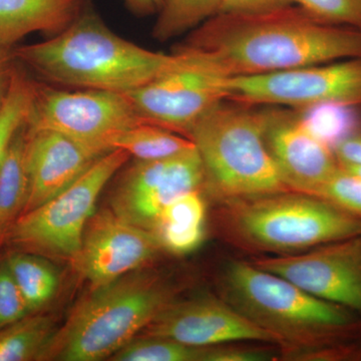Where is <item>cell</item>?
<instances>
[{"label":"cell","instance_id":"obj_18","mask_svg":"<svg viewBox=\"0 0 361 361\" xmlns=\"http://www.w3.org/2000/svg\"><path fill=\"white\" fill-rule=\"evenodd\" d=\"M206 205L200 191L183 195L166 207L152 232L161 249L176 255L196 250L204 239Z\"/></svg>","mask_w":361,"mask_h":361},{"label":"cell","instance_id":"obj_26","mask_svg":"<svg viewBox=\"0 0 361 361\" xmlns=\"http://www.w3.org/2000/svg\"><path fill=\"white\" fill-rule=\"evenodd\" d=\"M205 348L186 345L164 337H135L111 356L113 361H195L201 360Z\"/></svg>","mask_w":361,"mask_h":361},{"label":"cell","instance_id":"obj_15","mask_svg":"<svg viewBox=\"0 0 361 361\" xmlns=\"http://www.w3.org/2000/svg\"><path fill=\"white\" fill-rule=\"evenodd\" d=\"M265 141L285 184L292 191L313 195L341 164L290 111L269 109Z\"/></svg>","mask_w":361,"mask_h":361},{"label":"cell","instance_id":"obj_19","mask_svg":"<svg viewBox=\"0 0 361 361\" xmlns=\"http://www.w3.org/2000/svg\"><path fill=\"white\" fill-rule=\"evenodd\" d=\"M25 123L14 137L0 167V242L27 203L30 183L25 161Z\"/></svg>","mask_w":361,"mask_h":361},{"label":"cell","instance_id":"obj_24","mask_svg":"<svg viewBox=\"0 0 361 361\" xmlns=\"http://www.w3.org/2000/svg\"><path fill=\"white\" fill-rule=\"evenodd\" d=\"M221 0H163L153 37L167 42L193 32L207 20L220 13Z\"/></svg>","mask_w":361,"mask_h":361},{"label":"cell","instance_id":"obj_3","mask_svg":"<svg viewBox=\"0 0 361 361\" xmlns=\"http://www.w3.org/2000/svg\"><path fill=\"white\" fill-rule=\"evenodd\" d=\"M170 296L160 278L140 270L92 289L56 329L37 360H110L142 334L170 302Z\"/></svg>","mask_w":361,"mask_h":361},{"label":"cell","instance_id":"obj_32","mask_svg":"<svg viewBox=\"0 0 361 361\" xmlns=\"http://www.w3.org/2000/svg\"><path fill=\"white\" fill-rule=\"evenodd\" d=\"M341 166H361V127L334 149Z\"/></svg>","mask_w":361,"mask_h":361},{"label":"cell","instance_id":"obj_20","mask_svg":"<svg viewBox=\"0 0 361 361\" xmlns=\"http://www.w3.org/2000/svg\"><path fill=\"white\" fill-rule=\"evenodd\" d=\"M194 148L196 146L189 137L149 123L126 130L113 142L114 149H123L140 161L171 158Z\"/></svg>","mask_w":361,"mask_h":361},{"label":"cell","instance_id":"obj_29","mask_svg":"<svg viewBox=\"0 0 361 361\" xmlns=\"http://www.w3.org/2000/svg\"><path fill=\"white\" fill-rule=\"evenodd\" d=\"M30 314L25 297L6 263L0 264V329Z\"/></svg>","mask_w":361,"mask_h":361},{"label":"cell","instance_id":"obj_11","mask_svg":"<svg viewBox=\"0 0 361 361\" xmlns=\"http://www.w3.org/2000/svg\"><path fill=\"white\" fill-rule=\"evenodd\" d=\"M204 184L205 170L196 148L161 160H137L114 188L111 209L130 224L152 231L166 207Z\"/></svg>","mask_w":361,"mask_h":361},{"label":"cell","instance_id":"obj_1","mask_svg":"<svg viewBox=\"0 0 361 361\" xmlns=\"http://www.w3.org/2000/svg\"><path fill=\"white\" fill-rule=\"evenodd\" d=\"M179 47L200 54L225 77H247L361 58V30L323 23L293 4L217 14Z\"/></svg>","mask_w":361,"mask_h":361},{"label":"cell","instance_id":"obj_6","mask_svg":"<svg viewBox=\"0 0 361 361\" xmlns=\"http://www.w3.org/2000/svg\"><path fill=\"white\" fill-rule=\"evenodd\" d=\"M223 289L230 305L281 344L326 343L360 329L353 311L316 298L252 262L232 261L226 266Z\"/></svg>","mask_w":361,"mask_h":361},{"label":"cell","instance_id":"obj_8","mask_svg":"<svg viewBox=\"0 0 361 361\" xmlns=\"http://www.w3.org/2000/svg\"><path fill=\"white\" fill-rule=\"evenodd\" d=\"M148 123L126 94L109 90H65L33 85L32 106L26 120L30 129L49 130L101 149L114 151L118 135Z\"/></svg>","mask_w":361,"mask_h":361},{"label":"cell","instance_id":"obj_2","mask_svg":"<svg viewBox=\"0 0 361 361\" xmlns=\"http://www.w3.org/2000/svg\"><path fill=\"white\" fill-rule=\"evenodd\" d=\"M16 61L54 84L128 94L177 63L118 37L87 7L68 27L39 44L13 49Z\"/></svg>","mask_w":361,"mask_h":361},{"label":"cell","instance_id":"obj_14","mask_svg":"<svg viewBox=\"0 0 361 361\" xmlns=\"http://www.w3.org/2000/svg\"><path fill=\"white\" fill-rule=\"evenodd\" d=\"M144 336L164 337L195 346L211 348L235 341L280 343L228 302L213 298L170 301L142 331Z\"/></svg>","mask_w":361,"mask_h":361},{"label":"cell","instance_id":"obj_36","mask_svg":"<svg viewBox=\"0 0 361 361\" xmlns=\"http://www.w3.org/2000/svg\"><path fill=\"white\" fill-rule=\"evenodd\" d=\"M355 241L356 245H357L358 249H360V251L361 252V234L360 235V236L355 237Z\"/></svg>","mask_w":361,"mask_h":361},{"label":"cell","instance_id":"obj_7","mask_svg":"<svg viewBox=\"0 0 361 361\" xmlns=\"http://www.w3.org/2000/svg\"><path fill=\"white\" fill-rule=\"evenodd\" d=\"M129 154L116 149L99 158L68 189L32 211L21 214L6 240L27 253L73 261L99 195L127 164Z\"/></svg>","mask_w":361,"mask_h":361},{"label":"cell","instance_id":"obj_12","mask_svg":"<svg viewBox=\"0 0 361 361\" xmlns=\"http://www.w3.org/2000/svg\"><path fill=\"white\" fill-rule=\"evenodd\" d=\"M160 249L153 232L130 224L111 208L102 209L87 223L80 250L71 262L94 289L141 270Z\"/></svg>","mask_w":361,"mask_h":361},{"label":"cell","instance_id":"obj_34","mask_svg":"<svg viewBox=\"0 0 361 361\" xmlns=\"http://www.w3.org/2000/svg\"><path fill=\"white\" fill-rule=\"evenodd\" d=\"M125 2L135 13L149 14L160 11L163 0H125Z\"/></svg>","mask_w":361,"mask_h":361},{"label":"cell","instance_id":"obj_22","mask_svg":"<svg viewBox=\"0 0 361 361\" xmlns=\"http://www.w3.org/2000/svg\"><path fill=\"white\" fill-rule=\"evenodd\" d=\"M299 111L306 129L332 151L361 127V109L349 104L329 102Z\"/></svg>","mask_w":361,"mask_h":361},{"label":"cell","instance_id":"obj_10","mask_svg":"<svg viewBox=\"0 0 361 361\" xmlns=\"http://www.w3.org/2000/svg\"><path fill=\"white\" fill-rule=\"evenodd\" d=\"M226 90L227 101L245 106H286L299 111L334 102L361 109V58L229 78Z\"/></svg>","mask_w":361,"mask_h":361},{"label":"cell","instance_id":"obj_4","mask_svg":"<svg viewBox=\"0 0 361 361\" xmlns=\"http://www.w3.org/2000/svg\"><path fill=\"white\" fill-rule=\"evenodd\" d=\"M220 220L225 236L236 245L283 255L361 234L360 218L296 191L227 199Z\"/></svg>","mask_w":361,"mask_h":361},{"label":"cell","instance_id":"obj_28","mask_svg":"<svg viewBox=\"0 0 361 361\" xmlns=\"http://www.w3.org/2000/svg\"><path fill=\"white\" fill-rule=\"evenodd\" d=\"M317 20L361 30V0H295Z\"/></svg>","mask_w":361,"mask_h":361},{"label":"cell","instance_id":"obj_25","mask_svg":"<svg viewBox=\"0 0 361 361\" xmlns=\"http://www.w3.org/2000/svg\"><path fill=\"white\" fill-rule=\"evenodd\" d=\"M33 85L35 82L16 66L11 85L0 108V167L14 137L25 125L30 115Z\"/></svg>","mask_w":361,"mask_h":361},{"label":"cell","instance_id":"obj_27","mask_svg":"<svg viewBox=\"0 0 361 361\" xmlns=\"http://www.w3.org/2000/svg\"><path fill=\"white\" fill-rule=\"evenodd\" d=\"M319 197L361 219V177L341 167L316 190Z\"/></svg>","mask_w":361,"mask_h":361},{"label":"cell","instance_id":"obj_17","mask_svg":"<svg viewBox=\"0 0 361 361\" xmlns=\"http://www.w3.org/2000/svg\"><path fill=\"white\" fill-rule=\"evenodd\" d=\"M87 7V0H0V47L32 32L59 35Z\"/></svg>","mask_w":361,"mask_h":361},{"label":"cell","instance_id":"obj_16","mask_svg":"<svg viewBox=\"0 0 361 361\" xmlns=\"http://www.w3.org/2000/svg\"><path fill=\"white\" fill-rule=\"evenodd\" d=\"M25 130L30 192L23 213L65 191L108 154L54 130L30 129L26 123Z\"/></svg>","mask_w":361,"mask_h":361},{"label":"cell","instance_id":"obj_35","mask_svg":"<svg viewBox=\"0 0 361 361\" xmlns=\"http://www.w3.org/2000/svg\"><path fill=\"white\" fill-rule=\"evenodd\" d=\"M341 167H343L344 169H346V170H348L349 172L355 173V174L361 177V166H341Z\"/></svg>","mask_w":361,"mask_h":361},{"label":"cell","instance_id":"obj_37","mask_svg":"<svg viewBox=\"0 0 361 361\" xmlns=\"http://www.w3.org/2000/svg\"><path fill=\"white\" fill-rule=\"evenodd\" d=\"M2 242H0V246H1Z\"/></svg>","mask_w":361,"mask_h":361},{"label":"cell","instance_id":"obj_23","mask_svg":"<svg viewBox=\"0 0 361 361\" xmlns=\"http://www.w3.org/2000/svg\"><path fill=\"white\" fill-rule=\"evenodd\" d=\"M6 263L25 297L30 313L37 312L54 298L58 290L59 277L44 259L21 251L11 254Z\"/></svg>","mask_w":361,"mask_h":361},{"label":"cell","instance_id":"obj_13","mask_svg":"<svg viewBox=\"0 0 361 361\" xmlns=\"http://www.w3.org/2000/svg\"><path fill=\"white\" fill-rule=\"evenodd\" d=\"M253 264L285 278L310 295L361 314V252L355 238L305 254L257 259Z\"/></svg>","mask_w":361,"mask_h":361},{"label":"cell","instance_id":"obj_31","mask_svg":"<svg viewBox=\"0 0 361 361\" xmlns=\"http://www.w3.org/2000/svg\"><path fill=\"white\" fill-rule=\"evenodd\" d=\"M270 355L266 351L256 349L224 346L205 348L202 361H260L269 360Z\"/></svg>","mask_w":361,"mask_h":361},{"label":"cell","instance_id":"obj_33","mask_svg":"<svg viewBox=\"0 0 361 361\" xmlns=\"http://www.w3.org/2000/svg\"><path fill=\"white\" fill-rule=\"evenodd\" d=\"M16 59L13 56V49L0 47V108L11 85L13 71L16 70Z\"/></svg>","mask_w":361,"mask_h":361},{"label":"cell","instance_id":"obj_9","mask_svg":"<svg viewBox=\"0 0 361 361\" xmlns=\"http://www.w3.org/2000/svg\"><path fill=\"white\" fill-rule=\"evenodd\" d=\"M174 52L172 68L126 94L145 121L186 137L197 121L227 101L229 78L191 49L177 47Z\"/></svg>","mask_w":361,"mask_h":361},{"label":"cell","instance_id":"obj_5","mask_svg":"<svg viewBox=\"0 0 361 361\" xmlns=\"http://www.w3.org/2000/svg\"><path fill=\"white\" fill-rule=\"evenodd\" d=\"M268 116L269 109L224 101L187 133L203 161L206 184L224 200L292 191L266 145Z\"/></svg>","mask_w":361,"mask_h":361},{"label":"cell","instance_id":"obj_21","mask_svg":"<svg viewBox=\"0 0 361 361\" xmlns=\"http://www.w3.org/2000/svg\"><path fill=\"white\" fill-rule=\"evenodd\" d=\"M56 331L54 319L30 313L0 329V361L37 360Z\"/></svg>","mask_w":361,"mask_h":361},{"label":"cell","instance_id":"obj_30","mask_svg":"<svg viewBox=\"0 0 361 361\" xmlns=\"http://www.w3.org/2000/svg\"><path fill=\"white\" fill-rule=\"evenodd\" d=\"M295 4V0H221L220 13H260Z\"/></svg>","mask_w":361,"mask_h":361}]
</instances>
